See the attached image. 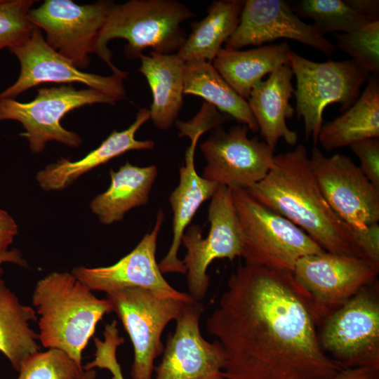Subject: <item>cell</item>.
<instances>
[{
    "label": "cell",
    "instance_id": "26",
    "mask_svg": "<svg viewBox=\"0 0 379 379\" xmlns=\"http://www.w3.org/2000/svg\"><path fill=\"white\" fill-rule=\"evenodd\" d=\"M244 4L242 0L213 1L206 17L192 23L191 32L177 51L178 56L184 62H212L236 31Z\"/></svg>",
    "mask_w": 379,
    "mask_h": 379
},
{
    "label": "cell",
    "instance_id": "27",
    "mask_svg": "<svg viewBox=\"0 0 379 379\" xmlns=\"http://www.w3.org/2000/svg\"><path fill=\"white\" fill-rule=\"evenodd\" d=\"M183 81L184 95L199 96L253 133L258 132L257 122L247 100L227 83L211 62L204 60L185 62Z\"/></svg>",
    "mask_w": 379,
    "mask_h": 379
},
{
    "label": "cell",
    "instance_id": "15",
    "mask_svg": "<svg viewBox=\"0 0 379 379\" xmlns=\"http://www.w3.org/2000/svg\"><path fill=\"white\" fill-rule=\"evenodd\" d=\"M248 131L242 124L228 131L220 126L201 143L200 150L206 162L204 178L231 189L246 190L267 175L275 151L257 137L248 138Z\"/></svg>",
    "mask_w": 379,
    "mask_h": 379
},
{
    "label": "cell",
    "instance_id": "2",
    "mask_svg": "<svg viewBox=\"0 0 379 379\" xmlns=\"http://www.w3.org/2000/svg\"><path fill=\"white\" fill-rule=\"evenodd\" d=\"M246 190L302 230L325 251L366 259L351 228L320 192L303 145L275 155L267 175Z\"/></svg>",
    "mask_w": 379,
    "mask_h": 379
},
{
    "label": "cell",
    "instance_id": "33",
    "mask_svg": "<svg viewBox=\"0 0 379 379\" xmlns=\"http://www.w3.org/2000/svg\"><path fill=\"white\" fill-rule=\"evenodd\" d=\"M103 335V340L95 338L94 359L86 364L83 368H105L111 373L112 379H124L117 355V349L124 343V339L119 335L116 321L106 324Z\"/></svg>",
    "mask_w": 379,
    "mask_h": 379
},
{
    "label": "cell",
    "instance_id": "12",
    "mask_svg": "<svg viewBox=\"0 0 379 379\" xmlns=\"http://www.w3.org/2000/svg\"><path fill=\"white\" fill-rule=\"evenodd\" d=\"M310 161L323 197L354 235L378 222L379 189L350 157L341 154L326 157L314 147Z\"/></svg>",
    "mask_w": 379,
    "mask_h": 379
},
{
    "label": "cell",
    "instance_id": "28",
    "mask_svg": "<svg viewBox=\"0 0 379 379\" xmlns=\"http://www.w3.org/2000/svg\"><path fill=\"white\" fill-rule=\"evenodd\" d=\"M37 319L34 308L22 304L0 277V352L16 371L40 351L38 333L30 327Z\"/></svg>",
    "mask_w": 379,
    "mask_h": 379
},
{
    "label": "cell",
    "instance_id": "39",
    "mask_svg": "<svg viewBox=\"0 0 379 379\" xmlns=\"http://www.w3.org/2000/svg\"><path fill=\"white\" fill-rule=\"evenodd\" d=\"M97 372L95 368L84 369L77 379H96Z\"/></svg>",
    "mask_w": 379,
    "mask_h": 379
},
{
    "label": "cell",
    "instance_id": "7",
    "mask_svg": "<svg viewBox=\"0 0 379 379\" xmlns=\"http://www.w3.org/2000/svg\"><path fill=\"white\" fill-rule=\"evenodd\" d=\"M320 347L343 369H379V295L375 280L318 326Z\"/></svg>",
    "mask_w": 379,
    "mask_h": 379
},
{
    "label": "cell",
    "instance_id": "20",
    "mask_svg": "<svg viewBox=\"0 0 379 379\" xmlns=\"http://www.w3.org/2000/svg\"><path fill=\"white\" fill-rule=\"evenodd\" d=\"M200 136L195 134L189 138L190 145L185 153V163L179 169V183L169 197L173 212V238L168 253L158 263L162 274H186V268L178 257L182 235L199 208L211 199L219 186L199 175L196 170L194 154Z\"/></svg>",
    "mask_w": 379,
    "mask_h": 379
},
{
    "label": "cell",
    "instance_id": "8",
    "mask_svg": "<svg viewBox=\"0 0 379 379\" xmlns=\"http://www.w3.org/2000/svg\"><path fill=\"white\" fill-rule=\"evenodd\" d=\"M117 100L99 91L88 88L76 89L72 84L39 88L37 95L29 102L0 98V123L13 120L20 123L30 150L36 154L44 151L50 141L72 147L81 145V137L67 130L60 121L68 112L85 105H115Z\"/></svg>",
    "mask_w": 379,
    "mask_h": 379
},
{
    "label": "cell",
    "instance_id": "17",
    "mask_svg": "<svg viewBox=\"0 0 379 379\" xmlns=\"http://www.w3.org/2000/svg\"><path fill=\"white\" fill-rule=\"evenodd\" d=\"M164 220L160 209L151 232L114 264L107 267H74L72 273L93 291L109 292L126 288H141L164 293L184 302L194 301L187 293L168 283L156 260L157 238Z\"/></svg>",
    "mask_w": 379,
    "mask_h": 379
},
{
    "label": "cell",
    "instance_id": "18",
    "mask_svg": "<svg viewBox=\"0 0 379 379\" xmlns=\"http://www.w3.org/2000/svg\"><path fill=\"white\" fill-rule=\"evenodd\" d=\"M282 38L304 44L328 57L332 56L336 50L334 44L313 25L300 20L292 7L283 0L244 1L239 24L225 48L240 50Z\"/></svg>",
    "mask_w": 379,
    "mask_h": 379
},
{
    "label": "cell",
    "instance_id": "10",
    "mask_svg": "<svg viewBox=\"0 0 379 379\" xmlns=\"http://www.w3.org/2000/svg\"><path fill=\"white\" fill-rule=\"evenodd\" d=\"M209 231L206 238L197 225L188 227L181 244L187 250L183 260L187 273L188 294L194 301L204 298L209 286L207 269L216 259L233 260L241 257L243 234L234 206L231 189L219 185L208 208Z\"/></svg>",
    "mask_w": 379,
    "mask_h": 379
},
{
    "label": "cell",
    "instance_id": "9",
    "mask_svg": "<svg viewBox=\"0 0 379 379\" xmlns=\"http://www.w3.org/2000/svg\"><path fill=\"white\" fill-rule=\"evenodd\" d=\"M106 296L133 345L131 379H153L154 360L164 348L162 333L180 316L187 302L141 288H121Z\"/></svg>",
    "mask_w": 379,
    "mask_h": 379
},
{
    "label": "cell",
    "instance_id": "29",
    "mask_svg": "<svg viewBox=\"0 0 379 379\" xmlns=\"http://www.w3.org/2000/svg\"><path fill=\"white\" fill-rule=\"evenodd\" d=\"M322 34L349 33L379 20L378 0H301L293 8Z\"/></svg>",
    "mask_w": 379,
    "mask_h": 379
},
{
    "label": "cell",
    "instance_id": "37",
    "mask_svg": "<svg viewBox=\"0 0 379 379\" xmlns=\"http://www.w3.org/2000/svg\"><path fill=\"white\" fill-rule=\"evenodd\" d=\"M324 379H379V369L364 367L345 368L336 375Z\"/></svg>",
    "mask_w": 379,
    "mask_h": 379
},
{
    "label": "cell",
    "instance_id": "16",
    "mask_svg": "<svg viewBox=\"0 0 379 379\" xmlns=\"http://www.w3.org/2000/svg\"><path fill=\"white\" fill-rule=\"evenodd\" d=\"M204 311L201 302L185 303L176 326L166 340L163 357L154 368V379H227L226 355L218 340L204 339L200 319Z\"/></svg>",
    "mask_w": 379,
    "mask_h": 379
},
{
    "label": "cell",
    "instance_id": "14",
    "mask_svg": "<svg viewBox=\"0 0 379 379\" xmlns=\"http://www.w3.org/2000/svg\"><path fill=\"white\" fill-rule=\"evenodd\" d=\"M8 50L18 58L20 72L15 82L0 93L1 98L14 99L44 83H79L117 100L126 95L124 80L128 76L127 72L101 76L81 70L49 46L38 27L24 42Z\"/></svg>",
    "mask_w": 379,
    "mask_h": 379
},
{
    "label": "cell",
    "instance_id": "4",
    "mask_svg": "<svg viewBox=\"0 0 379 379\" xmlns=\"http://www.w3.org/2000/svg\"><path fill=\"white\" fill-rule=\"evenodd\" d=\"M196 15L184 4L175 0H131L113 2L95 42L94 53L109 66L112 74L126 72L112 62L107 43L124 39V53L135 59L151 48L162 54L176 53L187 38L181 25Z\"/></svg>",
    "mask_w": 379,
    "mask_h": 379
},
{
    "label": "cell",
    "instance_id": "19",
    "mask_svg": "<svg viewBox=\"0 0 379 379\" xmlns=\"http://www.w3.org/2000/svg\"><path fill=\"white\" fill-rule=\"evenodd\" d=\"M149 119V109H140L134 122L126 129L113 131L97 148L81 159L62 158L39 171L36 175L38 184L45 191L61 190L84 173L128 151L152 149L155 146L153 140L135 138L136 132Z\"/></svg>",
    "mask_w": 379,
    "mask_h": 379
},
{
    "label": "cell",
    "instance_id": "13",
    "mask_svg": "<svg viewBox=\"0 0 379 379\" xmlns=\"http://www.w3.org/2000/svg\"><path fill=\"white\" fill-rule=\"evenodd\" d=\"M113 2L79 5L71 0H46L38 8H31L27 17L45 32L49 46L78 69H86Z\"/></svg>",
    "mask_w": 379,
    "mask_h": 379
},
{
    "label": "cell",
    "instance_id": "32",
    "mask_svg": "<svg viewBox=\"0 0 379 379\" xmlns=\"http://www.w3.org/2000/svg\"><path fill=\"white\" fill-rule=\"evenodd\" d=\"M35 1L0 0V50L24 42L36 27L27 15Z\"/></svg>",
    "mask_w": 379,
    "mask_h": 379
},
{
    "label": "cell",
    "instance_id": "35",
    "mask_svg": "<svg viewBox=\"0 0 379 379\" xmlns=\"http://www.w3.org/2000/svg\"><path fill=\"white\" fill-rule=\"evenodd\" d=\"M360 161L359 166L366 177L379 189V139L373 138L350 145Z\"/></svg>",
    "mask_w": 379,
    "mask_h": 379
},
{
    "label": "cell",
    "instance_id": "24",
    "mask_svg": "<svg viewBox=\"0 0 379 379\" xmlns=\"http://www.w3.org/2000/svg\"><path fill=\"white\" fill-rule=\"evenodd\" d=\"M288 44L267 45L241 51L222 48L212 65L227 83L247 100L253 88L283 65H289Z\"/></svg>",
    "mask_w": 379,
    "mask_h": 379
},
{
    "label": "cell",
    "instance_id": "31",
    "mask_svg": "<svg viewBox=\"0 0 379 379\" xmlns=\"http://www.w3.org/2000/svg\"><path fill=\"white\" fill-rule=\"evenodd\" d=\"M82 370L83 366L64 352L48 349L27 358L16 379H77Z\"/></svg>",
    "mask_w": 379,
    "mask_h": 379
},
{
    "label": "cell",
    "instance_id": "23",
    "mask_svg": "<svg viewBox=\"0 0 379 379\" xmlns=\"http://www.w3.org/2000/svg\"><path fill=\"white\" fill-rule=\"evenodd\" d=\"M158 174L155 165L140 167L126 161L109 171L110 185L95 197L90 208L99 221L111 225L123 220L130 210L145 205Z\"/></svg>",
    "mask_w": 379,
    "mask_h": 379
},
{
    "label": "cell",
    "instance_id": "36",
    "mask_svg": "<svg viewBox=\"0 0 379 379\" xmlns=\"http://www.w3.org/2000/svg\"><path fill=\"white\" fill-rule=\"evenodd\" d=\"M18 232V227L12 216L0 208V253L8 250Z\"/></svg>",
    "mask_w": 379,
    "mask_h": 379
},
{
    "label": "cell",
    "instance_id": "21",
    "mask_svg": "<svg viewBox=\"0 0 379 379\" xmlns=\"http://www.w3.org/2000/svg\"><path fill=\"white\" fill-rule=\"evenodd\" d=\"M293 77L289 65L279 67L253 88L247 100L258 131L274 151L279 139L290 145L298 140L297 132L286 124V119H291L295 112L289 102L295 91Z\"/></svg>",
    "mask_w": 379,
    "mask_h": 379
},
{
    "label": "cell",
    "instance_id": "1",
    "mask_svg": "<svg viewBox=\"0 0 379 379\" xmlns=\"http://www.w3.org/2000/svg\"><path fill=\"white\" fill-rule=\"evenodd\" d=\"M311 303L292 272L244 263L227 281L207 332L227 379H324L343 368L321 350Z\"/></svg>",
    "mask_w": 379,
    "mask_h": 379
},
{
    "label": "cell",
    "instance_id": "11",
    "mask_svg": "<svg viewBox=\"0 0 379 379\" xmlns=\"http://www.w3.org/2000/svg\"><path fill=\"white\" fill-rule=\"evenodd\" d=\"M379 265L324 251L300 258L293 275L309 297L317 326L362 288L377 280Z\"/></svg>",
    "mask_w": 379,
    "mask_h": 379
},
{
    "label": "cell",
    "instance_id": "38",
    "mask_svg": "<svg viewBox=\"0 0 379 379\" xmlns=\"http://www.w3.org/2000/svg\"><path fill=\"white\" fill-rule=\"evenodd\" d=\"M4 263H13L25 267L27 265L20 250L17 248L8 249L0 253V276L2 273L1 265Z\"/></svg>",
    "mask_w": 379,
    "mask_h": 379
},
{
    "label": "cell",
    "instance_id": "6",
    "mask_svg": "<svg viewBox=\"0 0 379 379\" xmlns=\"http://www.w3.org/2000/svg\"><path fill=\"white\" fill-rule=\"evenodd\" d=\"M289 66L296 79L295 111L302 119L305 139L312 138L316 145L323 123V112L338 103L345 112L358 99L362 86L370 74L352 60L317 62L288 53Z\"/></svg>",
    "mask_w": 379,
    "mask_h": 379
},
{
    "label": "cell",
    "instance_id": "5",
    "mask_svg": "<svg viewBox=\"0 0 379 379\" xmlns=\"http://www.w3.org/2000/svg\"><path fill=\"white\" fill-rule=\"evenodd\" d=\"M231 193L242 231L241 257L245 263L293 272L300 258L325 251L302 230L246 189L232 188Z\"/></svg>",
    "mask_w": 379,
    "mask_h": 379
},
{
    "label": "cell",
    "instance_id": "25",
    "mask_svg": "<svg viewBox=\"0 0 379 379\" xmlns=\"http://www.w3.org/2000/svg\"><path fill=\"white\" fill-rule=\"evenodd\" d=\"M379 137V77L370 74L357 101L342 115L322 126L318 142L327 152Z\"/></svg>",
    "mask_w": 379,
    "mask_h": 379
},
{
    "label": "cell",
    "instance_id": "3",
    "mask_svg": "<svg viewBox=\"0 0 379 379\" xmlns=\"http://www.w3.org/2000/svg\"><path fill=\"white\" fill-rule=\"evenodd\" d=\"M38 317L39 341L61 350L82 366V354L98 322L113 312L106 298H98L72 272H51L39 279L32 293Z\"/></svg>",
    "mask_w": 379,
    "mask_h": 379
},
{
    "label": "cell",
    "instance_id": "22",
    "mask_svg": "<svg viewBox=\"0 0 379 379\" xmlns=\"http://www.w3.org/2000/svg\"><path fill=\"white\" fill-rule=\"evenodd\" d=\"M139 58L138 71L147 79L152 95L150 119L157 128L167 130L177 121L182 106L185 62L176 53L154 51Z\"/></svg>",
    "mask_w": 379,
    "mask_h": 379
},
{
    "label": "cell",
    "instance_id": "34",
    "mask_svg": "<svg viewBox=\"0 0 379 379\" xmlns=\"http://www.w3.org/2000/svg\"><path fill=\"white\" fill-rule=\"evenodd\" d=\"M232 118L219 112L214 106L204 102L199 112L190 120H177L175 126L180 131V138L194 133L203 134L205 132L222 126Z\"/></svg>",
    "mask_w": 379,
    "mask_h": 379
},
{
    "label": "cell",
    "instance_id": "30",
    "mask_svg": "<svg viewBox=\"0 0 379 379\" xmlns=\"http://www.w3.org/2000/svg\"><path fill=\"white\" fill-rule=\"evenodd\" d=\"M337 47L369 74L379 73V20L349 33L335 34Z\"/></svg>",
    "mask_w": 379,
    "mask_h": 379
}]
</instances>
